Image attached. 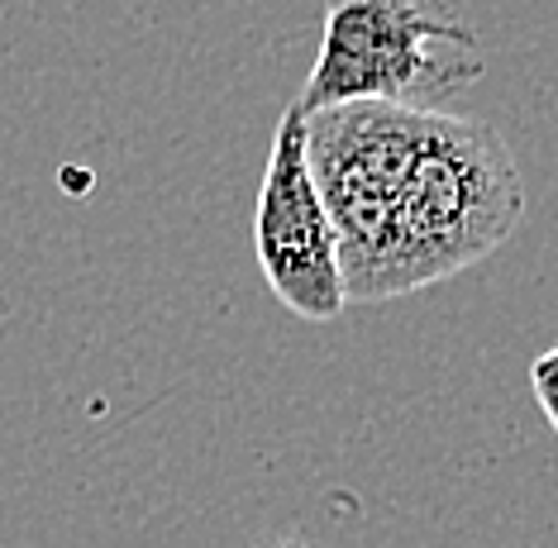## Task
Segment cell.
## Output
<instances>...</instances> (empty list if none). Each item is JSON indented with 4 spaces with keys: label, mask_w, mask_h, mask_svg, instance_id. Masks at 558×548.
<instances>
[{
    "label": "cell",
    "mask_w": 558,
    "mask_h": 548,
    "mask_svg": "<svg viewBox=\"0 0 558 548\" xmlns=\"http://www.w3.org/2000/svg\"><path fill=\"white\" fill-rule=\"evenodd\" d=\"M477 76V29L444 0H335L296 106L306 114L359 100L435 110L425 96H449Z\"/></svg>",
    "instance_id": "obj_2"
},
{
    "label": "cell",
    "mask_w": 558,
    "mask_h": 548,
    "mask_svg": "<svg viewBox=\"0 0 558 548\" xmlns=\"http://www.w3.org/2000/svg\"><path fill=\"white\" fill-rule=\"evenodd\" d=\"M429 110L359 100L306 114V162L339 234L349 305L387 301L391 224Z\"/></svg>",
    "instance_id": "obj_3"
},
{
    "label": "cell",
    "mask_w": 558,
    "mask_h": 548,
    "mask_svg": "<svg viewBox=\"0 0 558 548\" xmlns=\"http://www.w3.org/2000/svg\"><path fill=\"white\" fill-rule=\"evenodd\" d=\"M530 387H535V401H539L544 419L558 429V343L530 363Z\"/></svg>",
    "instance_id": "obj_5"
},
{
    "label": "cell",
    "mask_w": 558,
    "mask_h": 548,
    "mask_svg": "<svg viewBox=\"0 0 558 548\" xmlns=\"http://www.w3.org/2000/svg\"><path fill=\"white\" fill-rule=\"evenodd\" d=\"M525 220L511 144L482 120L429 110L391 224L387 301L459 277L497 253Z\"/></svg>",
    "instance_id": "obj_1"
},
{
    "label": "cell",
    "mask_w": 558,
    "mask_h": 548,
    "mask_svg": "<svg viewBox=\"0 0 558 548\" xmlns=\"http://www.w3.org/2000/svg\"><path fill=\"white\" fill-rule=\"evenodd\" d=\"M253 548H311V544H301V539H272V544H253Z\"/></svg>",
    "instance_id": "obj_6"
},
{
    "label": "cell",
    "mask_w": 558,
    "mask_h": 548,
    "mask_svg": "<svg viewBox=\"0 0 558 548\" xmlns=\"http://www.w3.org/2000/svg\"><path fill=\"white\" fill-rule=\"evenodd\" d=\"M253 248H258L263 282L296 320L329 325L344 315V263L339 234L306 162V110L291 100L277 120L268 168L253 210Z\"/></svg>",
    "instance_id": "obj_4"
}]
</instances>
